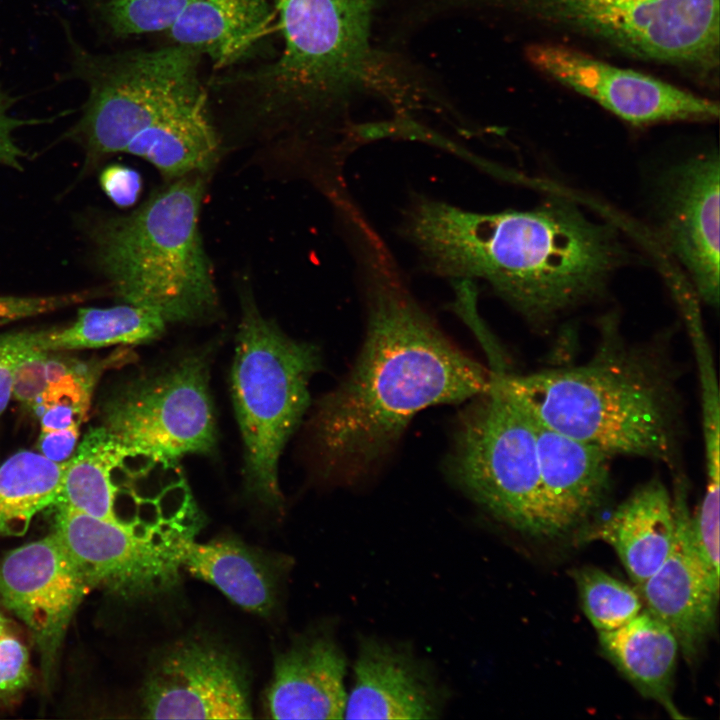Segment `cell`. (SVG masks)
Listing matches in <instances>:
<instances>
[{"label": "cell", "mask_w": 720, "mask_h": 720, "mask_svg": "<svg viewBox=\"0 0 720 720\" xmlns=\"http://www.w3.org/2000/svg\"><path fill=\"white\" fill-rule=\"evenodd\" d=\"M360 234L365 338L350 373L310 421L320 473L342 483L375 468L421 410L471 400L491 384V371L447 337L380 244L365 229Z\"/></svg>", "instance_id": "6da1fadb"}, {"label": "cell", "mask_w": 720, "mask_h": 720, "mask_svg": "<svg viewBox=\"0 0 720 720\" xmlns=\"http://www.w3.org/2000/svg\"><path fill=\"white\" fill-rule=\"evenodd\" d=\"M403 231L429 271L485 280L540 325L601 296L627 257L614 228L561 198L530 210L478 213L417 196Z\"/></svg>", "instance_id": "7a4b0ae2"}, {"label": "cell", "mask_w": 720, "mask_h": 720, "mask_svg": "<svg viewBox=\"0 0 720 720\" xmlns=\"http://www.w3.org/2000/svg\"><path fill=\"white\" fill-rule=\"evenodd\" d=\"M586 361L527 374L496 373L537 422L612 457L680 470L684 436L679 375L664 336L632 342L615 316L600 320Z\"/></svg>", "instance_id": "3957f363"}, {"label": "cell", "mask_w": 720, "mask_h": 720, "mask_svg": "<svg viewBox=\"0 0 720 720\" xmlns=\"http://www.w3.org/2000/svg\"><path fill=\"white\" fill-rule=\"evenodd\" d=\"M71 75L88 89L68 136L90 165L114 153L149 162L168 181L206 173L219 156L208 91L200 77L202 56L178 45L93 53L66 30Z\"/></svg>", "instance_id": "277c9868"}, {"label": "cell", "mask_w": 720, "mask_h": 720, "mask_svg": "<svg viewBox=\"0 0 720 720\" xmlns=\"http://www.w3.org/2000/svg\"><path fill=\"white\" fill-rule=\"evenodd\" d=\"M204 174L174 180L126 215L95 232L98 263L114 295L166 323H189L216 312L218 294L199 230Z\"/></svg>", "instance_id": "5b68a950"}, {"label": "cell", "mask_w": 720, "mask_h": 720, "mask_svg": "<svg viewBox=\"0 0 720 720\" xmlns=\"http://www.w3.org/2000/svg\"><path fill=\"white\" fill-rule=\"evenodd\" d=\"M377 0H274L283 39L280 55L222 77L242 88L257 114L320 111L360 78Z\"/></svg>", "instance_id": "8992f818"}, {"label": "cell", "mask_w": 720, "mask_h": 720, "mask_svg": "<svg viewBox=\"0 0 720 720\" xmlns=\"http://www.w3.org/2000/svg\"><path fill=\"white\" fill-rule=\"evenodd\" d=\"M241 310L231 384L245 482L259 501L278 506L279 458L309 406V382L320 368V352L265 318L248 292L242 294Z\"/></svg>", "instance_id": "52a82bcc"}, {"label": "cell", "mask_w": 720, "mask_h": 720, "mask_svg": "<svg viewBox=\"0 0 720 720\" xmlns=\"http://www.w3.org/2000/svg\"><path fill=\"white\" fill-rule=\"evenodd\" d=\"M447 466L457 486L494 518L544 537L536 420L496 373L459 415Z\"/></svg>", "instance_id": "ba28073f"}, {"label": "cell", "mask_w": 720, "mask_h": 720, "mask_svg": "<svg viewBox=\"0 0 720 720\" xmlns=\"http://www.w3.org/2000/svg\"><path fill=\"white\" fill-rule=\"evenodd\" d=\"M545 21L632 55L711 68L719 56V0H527Z\"/></svg>", "instance_id": "9c48e42d"}, {"label": "cell", "mask_w": 720, "mask_h": 720, "mask_svg": "<svg viewBox=\"0 0 720 720\" xmlns=\"http://www.w3.org/2000/svg\"><path fill=\"white\" fill-rule=\"evenodd\" d=\"M102 426L122 443L178 459L216 444L209 359L200 352L134 377L108 394Z\"/></svg>", "instance_id": "30bf717a"}, {"label": "cell", "mask_w": 720, "mask_h": 720, "mask_svg": "<svg viewBox=\"0 0 720 720\" xmlns=\"http://www.w3.org/2000/svg\"><path fill=\"white\" fill-rule=\"evenodd\" d=\"M54 507V532L90 589L102 587L125 598H146L178 584L183 545L194 538Z\"/></svg>", "instance_id": "8fae6325"}, {"label": "cell", "mask_w": 720, "mask_h": 720, "mask_svg": "<svg viewBox=\"0 0 720 720\" xmlns=\"http://www.w3.org/2000/svg\"><path fill=\"white\" fill-rule=\"evenodd\" d=\"M718 152L696 154L671 168L659 187L657 236L688 274L700 300L719 305Z\"/></svg>", "instance_id": "7c38bea8"}, {"label": "cell", "mask_w": 720, "mask_h": 720, "mask_svg": "<svg viewBox=\"0 0 720 720\" xmlns=\"http://www.w3.org/2000/svg\"><path fill=\"white\" fill-rule=\"evenodd\" d=\"M88 590L55 532L0 560V600L31 632L47 684L70 621Z\"/></svg>", "instance_id": "4fadbf2b"}, {"label": "cell", "mask_w": 720, "mask_h": 720, "mask_svg": "<svg viewBox=\"0 0 720 720\" xmlns=\"http://www.w3.org/2000/svg\"><path fill=\"white\" fill-rule=\"evenodd\" d=\"M146 718H252L248 675L216 642L191 638L165 650L144 688Z\"/></svg>", "instance_id": "5bb4252c"}, {"label": "cell", "mask_w": 720, "mask_h": 720, "mask_svg": "<svg viewBox=\"0 0 720 720\" xmlns=\"http://www.w3.org/2000/svg\"><path fill=\"white\" fill-rule=\"evenodd\" d=\"M526 54L537 69L633 125L705 121L719 115L714 101L569 47L536 43L527 48Z\"/></svg>", "instance_id": "9a60e30c"}, {"label": "cell", "mask_w": 720, "mask_h": 720, "mask_svg": "<svg viewBox=\"0 0 720 720\" xmlns=\"http://www.w3.org/2000/svg\"><path fill=\"white\" fill-rule=\"evenodd\" d=\"M671 494L675 532L670 552L636 589L645 609L671 629L679 652L686 662L693 663L714 631L719 593L711 586L693 545L683 473L674 474Z\"/></svg>", "instance_id": "2e32d148"}, {"label": "cell", "mask_w": 720, "mask_h": 720, "mask_svg": "<svg viewBox=\"0 0 720 720\" xmlns=\"http://www.w3.org/2000/svg\"><path fill=\"white\" fill-rule=\"evenodd\" d=\"M536 427L544 537L560 536L584 524L607 497L612 456L537 421Z\"/></svg>", "instance_id": "e0dca14e"}, {"label": "cell", "mask_w": 720, "mask_h": 720, "mask_svg": "<svg viewBox=\"0 0 720 720\" xmlns=\"http://www.w3.org/2000/svg\"><path fill=\"white\" fill-rule=\"evenodd\" d=\"M440 711V693L407 649L381 640H361L346 719H431Z\"/></svg>", "instance_id": "ac0fdd59"}, {"label": "cell", "mask_w": 720, "mask_h": 720, "mask_svg": "<svg viewBox=\"0 0 720 720\" xmlns=\"http://www.w3.org/2000/svg\"><path fill=\"white\" fill-rule=\"evenodd\" d=\"M346 658L327 632L311 633L277 656L265 693L274 719H341Z\"/></svg>", "instance_id": "d6986e66"}, {"label": "cell", "mask_w": 720, "mask_h": 720, "mask_svg": "<svg viewBox=\"0 0 720 720\" xmlns=\"http://www.w3.org/2000/svg\"><path fill=\"white\" fill-rule=\"evenodd\" d=\"M675 532L672 494L658 478L636 488L614 511L581 538L600 540L618 555L636 586L663 563Z\"/></svg>", "instance_id": "ffe728a7"}, {"label": "cell", "mask_w": 720, "mask_h": 720, "mask_svg": "<svg viewBox=\"0 0 720 720\" xmlns=\"http://www.w3.org/2000/svg\"><path fill=\"white\" fill-rule=\"evenodd\" d=\"M275 14L270 0H195L168 35L224 69L256 53Z\"/></svg>", "instance_id": "44dd1931"}, {"label": "cell", "mask_w": 720, "mask_h": 720, "mask_svg": "<svg viewBox=\"0 0 720 720\" xmlns=\"http://www.w3.org/2000/svg\"><path fill=\"white\" fill-rule=\"evenodd\" d=\"M598 634L602 653L639 694L671 718L687 719L673 698L679 645L664 622L643 609L625 625Z\"/></svg>", "instance_id": "7402d4cb"}, {"label": "cell", "mask_w": 720, "mask_h": 720, "mask_svg": "<svg viewBox=\"0 0 720 720\" xmlns=\"http://www.w3.org/2000/svg\"><path fill=\"white\" fill-rule=\"evenodd\" d=\"M181 567L247 611L266 616L275 606L278 575L272 561L237 539H190L182 548Z\"/></svg>", "instance_id": "603a6c76"}, {"label": "cell", "mask_w": 720, "mask_h": 720, "mask_svg": "<svg viewBox=\"0 0 720 720\" xmlns=\"http://www.w3.org/2000/svg\"><path fill=\"white\" fill-rule=\"evenodd\" d=\"M126 452L127 445L102 425L91 427L65 462L56 505L100 519L147 527L130 520L123 510L120 468Z\"/></svg>", "instance_id": "cb8c5ba5"}, {"label": "cell", "mask_w": 720, "mask_h": 720, "mask_svg": "<svg viewBox=\"0 0 720 720\" xmlns=\"http://www.w3.org/2000/svg\"><path fill=\"white\" fill-rule=\"evenodd\" d=\"M165 326L166 322L157 313L131 304L84 307L69 325L38 330L36 346L47 352H64L140 344L159 337Z\"/></svg>", "instance_id": "d4e9b609"}, {"label": "cell", "mask_w": 720, "mask_h": 720, "mask_svg": "<svg viewBox=\"0 0 720 720\" xmlns=\"http://www.w3.org/2000/svg\"><path fill=\"white\" fill-rule=\"evenodd\" d=\"M64 463L21 450L0 465V536H20L33 518L58 502Z\"/></svg>", "instance_id": "484cf974"}, {"label": "cell", "mask_w": 720, "mask_h": 720, "mask_svg": "<svg viewBox=\"0 0 720 720\" xmlns=\"http://www.w3.org/2000/svg\"><path fill=\"white\" fill-rule=\"evenodd\" d=\"M697 365L700 387L706 491H719L720 400L711 346L702 322L700 307L681 312Z\"/></svg>", "instance_id": "4316f807"}, {"label": "cell", "mask_w": 720, "mask_h": 720, "mask_svg": "<svg viewBox=\"0 0 720 720\" xmlns=\"http://www.w3.org/2000/svg\"><path fill=\"white\" fill-rule=\"evenodd\" d=\"M581 607L598 632L617 629L643 610L636 588L592 566L573 569Z\"/></svg>", "instance_id": "83f0119b"}, {"label": "cell", "mask_w": 720, "mask_h": 720, "mask_svg": "<svg viewBox=\"0 0 720 720\" xmlns=\"http://www.w3.org/2000/svg\"><path fill=\"white\" fill-rule=\"evenodd\" d=\"M195 0H95L96 9L116 37L168 32Z\"/></svg>", "instance_id": "f1b7e54d"}, {"label": "cell", "mask_w": 720, "mask_h": 720, "mask_svg": "<svg viewBox=\"0 0 720 720\" xmlns=\"http://www.w3.org/2000/svg\"><path fill=\"white\" fill-rule=\"evenodd\" d=\"M29 653L16 636H0V706H7L24 691L31 681Z\"/></svg>", "instance_id": "f546056e"}, {"label": "cell", "mask_w": 720, "mask_h": 720, "mask_svg": "<svg viewBox=\"0 0 720 720\" xmlns=\"http://www.w3.org/2000/svg\"><path fill=\"white\" fill-rule=\"evenodd\" d=\"M37 331L34 342L18 360L12 383V398L31 409L47 387L46 361L49 352L36 346Z\"/></svg>", "instance_id": "4dcf8cb0"}, {"label": "cell", "mask_w": 720, "mask_h": 720, "mask_svg": "<svg viewBox=\"0 0 720 720\" xmlns=\"http://www.w3.org/2000/svg\"><path fill=\"white\" fill-rule=\"evenodd\" d=\"M91 296L87 290L50 296H0V326L79 304Z\"/></svg>", "instance_id": "1f68e13d"}, {"label": "cell", "mask_w": 720, "mask_h": 720, "mask_svg": "<svg viewBox=\"0 0 720 720\" xmlns=\"http://www.w3.org/2000/svg\"><path fill=\"white\" fill-rule=\"evenodd\" d=\"M453 284L457 296L454 304L455 310L462 315L463 319L468 322L478 336L487 353L491 366L490 371L495 373L508 372L504 351L477 314L475 307L476 292L471 281L453 280Z\"/></svg>", "instance_id": "d6a6232c"}, {"label": "cell", "mask_w": 720, "mask_h": 720, "mask_svg": "<svg viewBox=\"0 0 720 720\" xmlns=\"http://www.w3.org/2000/svg\"><path fill=\"white\" fill-rule=\"evenodd\" d=\"M17 102L4 88L0 86V165L21 171L27 153L14 139L16 130L25 127L47 123L49 119H25L12 115L11 109Z\"/></svg>", "instance_id": "836d02e7"}, {"label": "cell", "mask_w": 720, "mask_h": 720, "mask_svg": "<svg viewBox=\"0 0 720 720\" xmlns=\"http://www.w3.org/2000/svg\"><path fill=\"white\" fill-rule=\"evenodd\" d=\"M36 331L0 333V415L12 398L15 367L24 351L34 342Z\"/></svg>", "instance_id": "e575fe53"}, {"label": "cell", "mask_w": 720, "mask_h": 720, "mask_svg": "<svg viewBox=\"0 0 720 720\" xmlns=\"http://www.w3.org/2000/svg\"><path fill=\"white\" fill-rule=\"evenodd\" d=\"M104 193L120 207H130L138 199L142 180L139 173L127 166L111 165L100 175Z\"/></svg>", "instance_id": "d590c367"}, {"label": "cell", "mask_w": 720, "mask_h": 720, "mask_svg": "<svg viewBox=\"0 0 720 720\" xmlns=\"http://www.w3.org/2000/svg\"><path fill=\"white\" fill-rule=\"evenodd\" d=\"M81 424H73L63 429L40 432L39 453L55 463L66 462L77 447Z\"/></svg>", "instance_id": "8d00e7d4"}, {"label": "cell", "mask_w": 720, "mask_h": 720, "mask_svg": "<svg viewBox=\"0 0 720 720\" xmlns=\"http://www.w3.org/2000/svg\"><path fill=\"white\" fill-rule=\"evenodd\" d=\"M9 632V621L0 613V636Z\"/></svg>", "instance_id": "74e56055"}]
</instances>
